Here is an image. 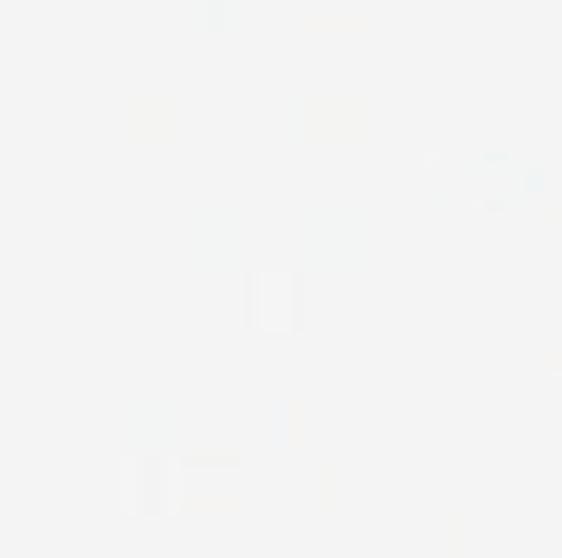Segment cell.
<instances>
[{
	"label": "cell",
	"mask_w": 562,
	"mask_h": 558,
	"mask_svg": "<svg viewBox=\"0 0 562 558\" xmlns=\"http://www.w3.org/2000/svg\"><path fill=\"white\" fill-rule=\"evenodd\" d=\"M142 482H146V459H142V455L123 459V513H146Z\"/></svg>",
	"instance_id": "6da1fadb"
},
{
	"label": "cell",
	"mask_w": 562,
	"mask_h": 558,
	"mask_svg": "<svg viewBox=\"0 0 562 558\" xmlns=\"http://www.w3.org/2000/svg\"><path fill=\"white\" fill-rule=\"evenodd\" d=\"M161 501H165V513H184V467L180 459H165L161 463Z\"/></svg>",
	"instance_id": "7a4b0ae2"
},
{
	"label": "cell",
	"mask_w": 562,
	"mask_h": 558,
	"mask_svg": "<svg viewBox=\"0 0 562 558\" xmlns=\"http://www.w3.org/2000/svg\"><path fill=\"white\" fill-rule=\"evenodd\" d=\"M188 467H226V470H237L241 467V455H188Z\"/></svg>",
	"instance_id": "3957f363"
}]
</instances>
